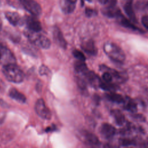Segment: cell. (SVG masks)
<instances>
[{
  "label": "cell",
  "mask_w": 148,
  "mask_h": 148,
  "mask_svg": "<svg viewBox=\"0 0 148 148\" xmlns=\"http://www.w3.org/2000/svg\"><path fill=\"white\" fill-rule=\"evenodd\" d=\"M119 143L120 145L123 146H135L137 143L135 140L129 139V138H121L119 139Z\"/></svg>",
  "instance_id": "cb8c5ba5"
},
{
  "label": "cell",
  "mask_w": 148,
  "mask_h": 148,
  "mask_svg": "<svg viewBox=\"0 0 148 148\" xmlns=\"http://www.w3.org/2000/svg\"><path fill=\"white\" fill-rule=\"evenodd\" d=\"M16 62V60L12 52L8 48L0 44V64L3 66Z\"/></svg>",
  "instance_id": "277c9868"
},
{
  "label": "cell",
  "mask_w": 148,
  "mask_h": 148,
  "mask_svg": "<svg viewBox=\"0 0 148 148\" xmlns=\"http://www.w3.org/2000/svg\"><path fill=\"white\" fill-rule=\"evenodd\" d=\"M123 8L130 20L134 23H137V19L132 7V0H127Z\"/></svg>",
  "instance_id": "5bb4252c"
},
{
  "label": "cell",
  "mask_w": 148,
  "mask_h": 148,
  "mask_svg": "<svg viewBox=\"0 0 148 148\" xmlns=\"http://www.w3.org/2000/svg\"><path fill=\"white\" fill-rule=\"evenodd\" d=\"M76 2L77 0H61V9L64 13L70 14L75 9Z\"/></svg>",
  "instance_id": "8fae6325"
},
{
  "label": "cell",
  "mask_w": 148,
  "mask_h": 148,
  "mask_svg": "<svg viewBox=\"0 0 148 148\" xmlns=\"http://www.w3.org/2000/svg\"><path fill=\"white\" fill-rule=\"evenodd\" d=\"M75 71L79 74L84 75L88 70L86 64L84 63V61L79 60L76 62H75Z\"/></svg>",
  "instance_id": "7402d4cb"
},
{
  "label": "cell",
  "mask_w": 148,
  "mask_h": 148,
  "mask_svg": "<svg viewBox=\"0 0 148 148\" xmlns=\"http://www.w3.org/2000/svg\"><path fill=\"white\" fill-rule=\"evenodd\" d=\"M36 16H27L24 19L27 28L34 32H39L42 29V26L40 21L35 17Z\"/></svg>",
  "instance_id": "ba28073f"
},
{
  "label": "cell",
  "mask_w": 148,
  "mask_h": 148,
  "mask_svg": "<svg viewBox=\"0 0 148 148\" xmlns=\"http://www.w3.org/2000/svg\"><path fill=\"white\" fill-rule=\"evenodd\" d=\"M99 87L105 91H108L110 92L114 91L119 88V86L115 84L111 83V82H102L101 80L99 84Z\"/></svg>",
  "instance_id": "603a6c76"
},
{
  "label": "cell",
  "mask_w": 148,
  "mask_h": 148,
  "mask_svg": "<svg viewBox=\"0 0 148 148\" xmlns=\"http://www.w3.org/2000/svg\"><path fill=\"white\" fill-rule=\"evenodd\" d=\"M132 117L138 120L139 121H145V117L142 115V114H134L132 115Z\"/></svg>",
  "instance_id": "4dcf8cb0"
},
{
  "label": "cell",
  "mask_w": 148,
  "mask_h": 148,
  "mask_svg": "<svg viewBox=\"0 0 148 148\" xmlns=\"http://www.w3.org/2000/svg\"><path fill=\"white\" fill-rule=\"evenodd\" d=\"M85 78L88 81V82L93 86H98L101 82V80L99 79L98 76L93 72L88 71L84 75Z\"/></svg>",
  "instance_id": "ac0fdd59"
},
{
  "label": "cell",
  "mask_w": 148,
  "mask_h": 148,
  "mask_svg": "<svg viewBox=\"0 0 148 148\" xmlns=\"http://www.w3.org/2000/svg\"><path fill=\"white\" fill-rule=\"evenodd\" d=\"M101 135L106 139L112 138L116 134L115 128L109 123H103L102 124L100 129Z\"/></svg>",
  "instance_id": "30bf717a"
},
{
  "label": "cell",
  "mask_w": 148,
  "mask_h": 148,
  "mask_svg": "<svg viewBox=\"0 0 148 148\" xmlns=\"http://www.w3.org/2000/svg\"><path fill=\"white\" fill-rule=\"evenodd\" d=\"M123 103L124 109L133 113L137 111V105L136 102L130 97H126L124 98V101Z\"/></svg>",
  "instance_id": "9a60e30c"
},
{
  "label": "cell",
  "mask_w": 148,
  "mask_h": 148,
  "mask_svg": "<svg viewBox=\"0 0 148 148\" xmlns=\"http://www.w3.org/2000/svg\"><path fill=\"white\" fill-rule=\"evenodd\" d=\"M1 5V1H0V6Z\"/></svg>",
  "instance_id": "8d00e7d4"
},
{
  "label": "cell",
  "mask_w": 148,
  "mask_h": 148,
  "mask_svg": "<svg viewBox=\"0 0 148 148\" xmlns=\"http://www.w3.org/2000/svg\"><path fill=\"white\" fill-rule=\"evenodd\" d=\"M35 109L38 116L41 118L46 120H49L51 118V112L42 99H39L36 102Z\"/></svg>",
  "instance_id": "8992f818"
},
{
  "label": "cell",
  "mask_w": 148,
  "mask_h": 148,
  "mask_svg": "<svg viewBox=\"0 0 148 148\" xmlns=\"http://www.w3.org/2000/svg\"><path fill=\"white\" fill-rule=\"evenodd\" d=\"M85 14H86V16L90 17L96 15L97 14V12L94 9H92L89 8H86L85 9Z\"/></svg>",
  "instance_id": "83f0119b"
},
{
  "label": "cell",
  "mask_w": 148,
  "mask_h": 148,
  "mask_svg": "<svg viewBox=\"0 0 148 148\" xmlns=\"http://www.w3.org/2000/svg\"><path fill=\"white\" fill-rule=\"evenodd\" d=\"M9 95L10 97L14 99V100L18 101L20 103H24L26 101L25 97L17 90L14 88H12L9 90Z\"/></svg>",
  "instance_id": "ffe728a7"
},
{
  "label": "cell",
  "mask_w": 148,
  "mask_h": 148,
  "mask_svg": "<svg viewBox=\"0 0 148 148\" xmlns=\"http://www.w3.org/2000/svg\"><path fill=\"white\" fill-rule=\"evenodd\" d=\"M142 23L148 29V16H144L142 18Z\"/></svg>",
  "instance_id": "f546056e"
},
{
  "label": "cell",
  "mask_w": 148,
  "mask_h": 148,
  "mask_svg": "<svg viewBox=\"0 0 148 148\" xmlns=\"http://www.w3.org/2000/svg\"><path fill=\"white\" fill-rule=\"evenodd\" d=\"M115 123L118 125H123L125 122V118L124 114L119 109H113L110 112Z\"/></svg>",
  "instance_id": "2e32d148"
},
{
  "label": "cell",
  "mask_w": 148,
  "mask_h": 148,
  "mask_svg": "<svg viewBox=\"0 0 148 148\" xmlns=\"http://www.w3.org/2000/svg\"><path fill=\"white\" fill-rule=\"evenodd\" d=\"M112 75L107 71H105L103 74L102 75V79L104 82H111L112 80Z\"/></svg>",
  "instance_id": "f1b7e54d"
},
{
  "label": "cell",
  "mask_w": 148,
  "mask_h": 148,
  "mask_svg": "<svg viewBox=\"0 0 148 148\" xmlns=\"http://www.w3.org/2000/svg\"><path fill=\"white\" fill-rule=\"evenodd\" d=\"M5 88V83L0 79V91L4 90Z\"/></svg>",
  "instance_id": "1f68e13d"
},
{
  "label": "cell",
  "mask_w": 148,
  "mask_h": 148,
  "mask_svg": "<svg viewBox=\"0 0 148 148\" xmlns=\"http://www.w3.org/2000/svg\"><path fill=\"white\" fill-rule=\"evenodd\" d=\"M82 49L87 54L91 56H95L97 53V49L94 42L91 39H87L83 41L82 43Z\"/></svg>",
  "instance_id": "7c38bea8"
},
{
  "label": "cell",
  "mask_w": 148,
  "mask_h": 148,
  "mask_svg": "<svg viewBox=\"0 0 148 148\" xmlns=\"http://www.w3.org/2000/svg\"><path fill=\"white\" fill-rule=\"evenodd\" d=\"M2 72L6 78L10 82L19 83L24 80V73L16 64L3 66Z\"/></svg>",
  "instance_id": "6da1fadb"
},
{
  "label": "cell",
  "mask_w": 148,
  "mask_h": 148,
  "mask_svg": "<svg viewBox=\"0 0 148 148\" xmlns=\"http://www.w3.org/2000/svg\"><path fill=\"white\" fill-rule=\"evenodd\" d=\"M53 36H54V39L58 45H60L62 47H64V48L66 47V42H65V40L63 37V35L58 28L56 27L54 29Z\"/></svg>",
  "instance_id": "e0dca14e"
},
{
  "label": "cell",
  "mask_w": 148,
  "mask_h": 148,
  "mask_svg": "<svg viewBox=\"0 0 148 148\" xmlns=\"http://www.w3.org/2000/svg\"><path fill=\"white\" fill-rule=\"evenodd\" d=\"M84 1H88V2H91L92 1V0H81L82 6H83V5H84Z\"/></svg>",
  "instance_id": "836d02e7"
},
{
  "label": "cell",
  "mask_w": 148,
  "mask_h": 148,
  "mask_svg": "<svg viewBox=\"0 0 148 148\" xmlns=\"http://www.w3.org/2000/svg\"><path fill=\"white\" fill-rule=\"evenodd\" d=\"M98 1L102 4H106L108 0H98Z\"/></svg>",
  "instance_id": "d6a6232c"
},
{
  "label": "cell",
  "mask_w": 148,
  "mask_h": 148,
  "mask_svg": "<svg viewBox=\"0 0 148 148\" xmlns=\"http://www.w3.org/2000/svg\"><path fill=\"white\" fill-rule=\"evenodd\" d=\"M117 18L119 20L120 24L125 27V28H128L130 29H131L134 31H140L139 28H138L136 26H135L131 21H130L129 20H128L127 18H126L122 14H121Z\"/></svg>",
  "instance_id": "d6986e66"
},
{
  "label": "cell",
  "mask_w": 148,
  "mask_h": 148,
  "mask_svg": "<svg viewBox=\"0 0 148 148\" xmlns=\"http://www.w3.org/2000/svg\"><path fill=\"white\" fill-rule=\"evenodd\" d=\"M39 72L41 75H49L50 73L49 69L44 65L40 66Z\"/></svg>",
  "instance_id": "4316f807"
},
{
  "label": "cell",
  "mask_w": 148,
  "mask_h": 148,
  "mask_svg": "<svg viewBox=\"0 0 148 148\" xmlns=\"http://www.w3.org/2000/svg\"><path fill=\"white\" fill-rule=\"evenodd\" d=\"M145 94H146V97H147V99H148V88L146 89V90H145Z\"/></svg>",
  "instance_id": "e575fe53"
},
{
  "label": "cell",
  "mask_w": 148,
  "mask_h": 148,
  "mask_svg": "<svg viewBox=\"0 0 148 148\" xmlns=\"http://www.w3.org/2000/svg\"><path fill=\"white\" fill-rule=\"evenodd\" d=\"M105 97L109 101L117 103H123L124 101V98L122 95L114 92V91L106 94Z\"/></svg>",
  "instance_id": "44dd1931"
},
{
  "label": "cell",
  "mask_w": 148,
  "mask_h": 148,
  "mask_svg": "<svg viewBox=\"0 0 148 148\" xmlns=\"http://www.w3.org/2000/svg\"><path fill=\"white\" fill-rule=\"evenodd\" d=\"M2 20L1 19V17H0V31L2 29Z\"/></svg>",
  "instance_id": "d590c367"
},
{
  "label": "cell",
  "mask_w": 148,
  "mask_h": 148,
  "mask_svg": "<svg viewBox=\"0 0 148 148\" xmlns=\"http://www.w3.org/2000/svg\"><path fill=\"white\" fill-rule=\"evenodd\" d=\"M21 5L32 15L39 16L42 13L40 5L35 0H20Z\"/></svg>",
  "instance_id": "5b68a950"
},
{
  "label": "cell",
  "mask_w": 148,
  "mask_h": 148,
  "mask_svg": "<svg viewBox=\"0 0 148 148\" xmlns=\"http://www.w3.org/2000/svg\"><path fill=\"white\" fill-rule=\"evenodd\" d=\"M102 12L104 15L109 17H118L121 12L116 6V0H110L108 4L102 10Z\"/></svg>",
  "instance_id": "52a82bcc"
},
{
  "label": "cell",
  "mask_w": 148,
  "mask_h": 148,
  "mask_svg": "<svg viewBox=\"0 0 148 148\" xmlns=\"http://www.w3.org/2000/svg\"><path fill=\"white\" fill-rule=\"evenodd\" d=\"M25 35L35 46L42 49H48L50 47L51 43L50 40L45 35L38 32L31 31L27 28L24 32Z\"/></svg>",
  "instance_id": "3957f363"
},
{
  "label": "cell",
  "mask_w": 148,
  "mask_h": 148,
  "mask_svg": "<svg viewBox=\"0 0 148 148\" xmlns=\"http://www.w3.org/2000/svg\"><path fill=\"white\" fill-rule=\"evenodd\" d=\"M136 8L138 9H148V1L145 0L138 1L136 3Z\"/></svg>",
  "instance_id": "d4e9b609"
},
{
  "label": "cell",
  "mask_w": 148,
  "mask_h": 148,
  "mask_svg": "<svg viewBox=\"0 0 148 148\" xmlns=\"http://www.w3.org/2000/svg\"><path fill=\"white\" fill-rule=\"evenodd\" d=\"M73 56L78 60L84 61L86 60V57H85L84 55L83 54V53L78 50H73Z\"/></svg>",
  "instance_id": "484cf974"
},
{
  "label": "cell",
  "mask_w": 148,
  "mask_h": 148,
  "mask_svg": "<svg viewBox=\"0 0 148 148\" xmlns=\"http://www.w3.org/2000/svg\"><path fill=\"white\" fill-rule=\"evenodd\" d=\"M5 17L8 21L14 26L22 25L24 23V20L23 19L20 15L15 12H7L5 13Z\"/></svg>",
  "instance_id": "9c48e42d"
},
{
  "label": "cell",
  "mask_w": 148,
  "mask_h": 148,
  "mask_svg": "<svg viewBox=\"0 0 148 148\" xmlns=\"http://www.w3.org/2000/svg\"><path fill=\"white\" fill-rule=\"evenodd\" d=\"M82 135L85 142L88 145L93 146H98L100 145L99 139L94 134L86 131H83Z\"/></svg>",
  "instance_id": "4fadbf2b"
},
{
  "label": "cell",
  "mask_w": 148,
  "mask_h": 148,
  "mask_svg": "<svg viewBox=\"0 0 148 148\" xmlns=\"http://www.w3.org/2000/svg\"><path fill=\"white\" fill-rule=\"evenodd\" d=\"M103 49L106 55L112 61L117 63L124 62L125 58V54L116 44L112 42H107L104 45Z\"/></svg>",
  "instance_id": "7a4b0ae2"
}]
</instances>
